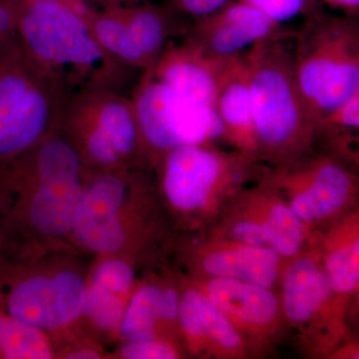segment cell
<instances>
[{"mask_svg":"<svg viewBox=\"0 0 359 359\" xmlns=\"http://www.w3.org/2000/svg\"><path fill=\"white\" fill-rule=\"evenodd\" d=\"M231 0H169V4L183 16L194 20L216 13Z\"/></svg>","mask_w":359,"mask_h":359,"instance_id":"f1b7e54d","label":"cell"},{"mask_svg":"<svg viewBox=\"0 0 359 359\" xmlns=\"http://www.w3.org/2000/svg\"><path fill=\"white\" fill-rule=\"evenodd\" d=\"M229 58L212 55L184 36L168 42L151 72L184 100L215 109Z\"/></svg>","mask_w":359,"mask_h":359,"instance_id":"8fae6325","label":"cell"},{"mask_svg":"<svg viewBox=\"0 0 359 359\" xmlns=\"http://www.w3.org/2000/svg\"><path fill=\"white\" fill-rule=\"evenodd\" d=\"M93 257L69 249L6 259L0 264V311L52 340L69 337L82 321Z\"/></svg>","mask_w":359,"mask_h":359,"instance_id":"3957f363","label":"cell"},{"mask_svg":"<svg viewBox=\"0 0 359 359\" xmlns=\"http://www.w3.org/2000/svg\"><path fill=\"white\" fill-rule=\"evenodd\" d=\"M56 358L55 346L48 334L0 311V358Z\"/></svg>","mask_w":359,"mask_h":359,"instance_id":"7402d4cb","label":"cell"},{"mask_svg":"<svg viewBox=\"0 0 359 359\" xmlns=\"http://www.w3.org/2000/svg\"><path fill=\"white\" fill-rule=\"evenodd\" d=\"M160 159L165 196L183 211L203 207L226 175L238 171H233L238 161L226 159L204 145L172 149Z\"/></svg>","mask_w":359,"mask_h":359,"instance_id":"9c48e42d","label":"cell"},{"mask_svg":"<svg viewBox=\"0 0 359 359\" xmlns=\"http://www.w3.org/2000/svg\"><path fill=\"white\" fill-rule=\"evenodd\" d=\"M66 97L40 74L20 47L0 63V160L56 132Z\"/></svg>","mask_w":359,"mask_h":359,"instance_id":"52a82bcc","label":"cell"},{"mask_svg":"<svg viewBox=\"0 0 359 359\" xmlns=\"http://www.w3.org/2000/svg\"><path fill=\"white\" fill-rule=\"evenodd\" d=\"M18 7L16 32L21 50L66 97L85 89L122 92L126 88L137 70L99 44L82 4L26 0Z\"/></svg>","mask_w":359,"mask_h":359,"instance_id":"7a4b0ae2","label":"cell"},{"mask_svg":"<svg viewBox=\"0 0 359 359\" xmlns=\"http://www.w3.org/2000/svg\"><path fill=\"white\" fill-rule=\"evenodd\" d=\"M292 37L262 40L245 52L257 145L283 159L308 145L318 130L295 75Z\"/></svg>","mask_w":359,"mask_h":359,"instance_id":"277c9868","label":"cell"},{"mask_svg":"<svg viewBox=\"0 0 359 359\" xmlns=\"http://www.w3.org/2000/svg\"><path fill=\"white\" fill-rule=\"evenodd\" d=\"M295 75L316 121L359 91V25L314 11L292 33Z\"/></svg>","mask_w":359,"mask_h":359,"instance_id":"5b68a950","label":"cell"},{"mask_svg":"<svg viewBox=\"0 0 359 359\" xmlns=\"http://www.w3.org/2000/svg\"><path fill=\"white\" fill-rule=\"evenodd\" d=\"M266 14L238 0L190 22L186 37L212 55L228 58L262 40L292 36Z\"/></svg>","mask_w":359,"mask_h":359,"instance_id":"30bf717a","label":"cell"},{"mask_svg":"<svg viewBox=\"0 0 359 359\" xmlns=\"http://www.w3.org/2000/svg\"><path fill=\"white\" fill-rule=\"evenodd\" d=\"M82 7L97 41L110 55L142 73L152 70L132 39L118 2L102 4L100 8L84 4Z\"/></svg>","mask_w":359,"mask_h":359,"instance_id":"d6986e66","label":"cell"},{"mask_svg":"<svg viewBox=\"0 0 359 359\" xmlns=\"http://www.w3.org/2000/svg\"><path fill=\"white\" fill-rule=\"evenodd\" d=\"M178 316L184 330L191 337H207L229 349L240 346V335L223 311L197 290H188L179 299Z\"/></svg>","mask_w":359,"mask_h":359,"instance_id":"44dd1931","label":"cell"},{"mask_svg":"<svg viewBox=\"0 0 359 359\" xmlns=\"http://www.w3.org/2000/svg\"><path fill=\"white\" fill-rule=\"evenodd\" d=\"M266 245L278 254L294 256L302 242V223L299 217L285 205H276L264 223Z\"/></svg>","mask_w":359,"mask_h":359,"instance_id":"603a6c76","label":"cell"},{"mask_svg":"<svg viewBox=\"0 0 359 359\" xmlns=\"http://www.w3.org/2000/svg\"><path fill=\"white\" fill-rule=\"evenodd\" d=\"M328 6L339 9L344 15L358 18L359 13V0H323Z\"/></svg>","mask_w":359,"mask_h":359,"instance_id":"1f68e13d","label":"cell"},{"mask_svg":"<svg viewBox=\"0 0 359 359\" xmlns=\"http://www.w3.org/2000/svg\"><path fill=\"white\" fill-rule=\"evenodd\" d=\"M57 131L76 149L85 173L136 168L146 156L131 97L85 89L66 98Z\"/></svg>","mask_w":359,"mask_h":359,"instance_id":"8992f818","label":"cell"},{"mask_svg":"<svg viewBox=\"0 0 359 359\" xmlns=\"http://www.w3.org/2000/svg\"><path fill=\"white\" fill-rule=\"evenodd\" d=\"M9 254H11V249H9L8 238H7L6 231L2 226L1 219H0V264L8 259Z\"/></svg>","mask_w":359,"mask_h":359,"instance_id":"d6a6232c","label":"cell"},{"mask_svg":"<svg viewBox=\"0 0 359 359\" xmlns=\"http://www.w3.org/2000/svg\"><path fill=\"white\" fill-rule=\"evenodd\" d=\"M308 186L292 203V211L304 221L325 218L339 209L351 189V178L344 168L328 160L318 161L304 171Z\"/></svg>","mask_w":359,"mask_h":359,"instance_id":"9a60e30c","label":"cell"},{"mask_svg":"<svg viewBox=\"0 0 359 359\" xmlns=\"http://www.w3.org/2000/svg\"><path fill=\"white\" fill-rule=\"evenodd\" d=\"M18 6L0 0V63L20 47L16 21Z\"/></svg>","mask_w":359,"mask_h":359,"instance_id":"4316f807","label":"cell"},{"mask_svg":"<svg viewBox=\"0 0 359 359\" xmlns=\"http://www.w3.org/2000/svg\"><path fill=\"white\" fill-rule=\"evenodd\" d=\"M359 244L353 245L332 252L327 259V278L332 290L340 294L353 292L359 280Z\"/></svg>","mask_w":359,"mask_h":359,"instance_id":"cb8c5ba5","label":"cell"},{"mask_svg":"<svg viewBox=\"0 0 359 359\" xmlns=\"http://www.w3.org/2000/svg\"><path fill=\"white\" fill-rule=\"evenodd\" d=\"M119 8L132 39L152 69L168 42L185 36L190 25L170 4L159 6L140 0L119 4Z\"/></svg>","mask_w":359,"mask_h":359,"instance_id":"5bb4252c","label":"cell"},{"mask_svg":"<svg viewBox=\"0 0 359 359\" xmlns=\"http://www.w3.org/2000/svg\"><path fill=\"white\" fill-rule=\"evenodd\" d=\"M118 355L126 359L177 358L175 349L166 342L158 339L124 341L118 349Z\"/></svg>","mask_w":359,"mask_h":359,"instance_id":"484cf974","label":"cell"},{"mask_svg":"<svg viewBox=\"0 0 359 359\" xmlns=\"http://www.w3.org/2000/svg\"><path fill=\"white\" fill-rule=\"evenodd\" d=\"M179 297L172 289L144 285L128 302L117 337L124 341L156 339L158 321L178 318Z\"/></svg>","mask_w":359,"mask_h":359,"instance_id":"2e32d148","label":"cell"},{"mask_svg":"<svg viewBox=\"0 0 359 359\" xmlns=\"http://www.w3.org/2000/svg\"><path fill=\"white\" fill-rule=\"evenodd\" d=\"M131 100L148 157L161 158L172 149L205 145L224 136L216 110L184 100L151 71L142 73Z\"/></svg>","mask_w":359,"mask_h":359,"instance_id":"ba28073f","label":"cell"},{"mask_svg":"<svg viewBox=\"0 0 359 359\" xmlns=\"http://www.w3.org/2000/svg\"><path fill=\"white\" fill-rule=\"evenodd\" d=\"M278 254L264 247L238 248L210 255L204 268L216 278H230L254 283L261 287H273L278 278Z\"/></svg>","mask_w":359,"mask_h":359,"instance_id":"ac0fdd59","label":"cell"},{"mask_svg":"<svg viewBox=\"0 0 359 359\" xmlns=\"http://www.w3.org/2000/svg\"><path fill=\"white\" fill-rule=\"evenodd\" d=\"M318 124L332 125V126L358 130L359 91L349 97L347 100L340 104L334 110L330 111L318 122Z\"/></svg>","mask_w":359,"mask_h":359,"instance_id":"83f0119b","label":"cell"},{"mask_svg":"<svg viewBox=\"0 0 359 359\" xmlns=\"http://www.w3.org/2000/svg\"><path fill=\"white\" fill-rule=\"evenodd\" d=\"M208 297L223 313L250 325H266L278 309V299L266 287L230 278H214L208 287Z\"/></svg>","mask_w":359,"mask_h":359,"instance_id":"e0dca14e","label":"cell"},{"mask_svg":"<svg viewBox=\"0 0 359 359\" xmlns=\"http://www.w3.org/2000/svg\"><path fill=\"white\" fill-rule=\"evenodd\" d=\"M60 351L57 358L68 359L103 358V349L94 342H74L72 339L61 342Z\"/></svg>","mask_w":359,"mask_h":359,"instance_id":"f546056e","label":"cell"},{"mask_svg":"<svg viewBox=\"0 0 359 359\" xmlns=\"http://www.w3.org/2000/svg\"><path fill=\"white\" fill-rule=\"evenodd\" d=\"M135 271L120 256L95 257L88 280L81 323L90 332L116 337L133 290Z\"/></svg>","mask_w":359,"mask_h":359,"instance_id":"7c38bea8","label":"cell"},{"mask_svg":"<svg viewBox=\"0 0 359 359\" xmlns=\"http://www.w3.org/2000/svg\"><path fill=\"white\" fill-rule=\"evenodd\" d=\"M256 7L271 20L282 25L294 20L299 14H309L316 11L313 0H241Z\"/></svg>","mask_w":359,"mask_h":359,"instance_id":"d4e9b609","label":"cell"},{"mask_svg":"<svg viewBox=\"0 0 359 359\" xmlns=\"http://www.w3.org/2000/svg\"><path fill=\"white\" fill-rule=\"evenodd\" d=\"M71 1L84 4H91L97 2V4H100L102 6V4H115V2H118V4H128V2L140 1V0H71Z\"/></svg>","mask_w":359,"mask_h":359,"instance_id":"836d02e7","label":"cell"},{"mask_svg":"<svg viewBox=\"0 0 359 359\" xmlns=\"http://www.w3.org/2000/svg\"><path fill=\"white\" fill-rule=\"evenodd\" d=\"M215 110L223 126L224 136L230 137L243 148L257 146L245 52L229 58L219 81Z\"/></svg>","mask_w":359,"mask_h":359,"instance_id":"4fadbf2b","label":"cell"},{"mask_svg":"<svg viewBox=\"0 0 359 359\" xmlns=\"http://www.w3.org/2000/svg\"><path fill=\"white\" fill-rule=\"evenodd\" d=\"M84 184L83 163L57 130L0 160V219L11 257L76 249L71 236Z\"/></svg>","mask_w":359,"mask_h":359,"instance_id":"6da1fadb","label":"cell"},{"mask_svg":"<svg viewBox=\"0 0 359 359\" xmlns=\"http://www.w3.org/2000/svg\"><path fill=\"white\" fill-rule=\"evenodd\" d=\"M233 236L240 242L252 247L266 245V233L264 224L242 222L233 229Z\"/></svg>","mask_w":359,"mask_h":359,"instance_id":"4dcf8cb0","label":"cell"},{"mask_svg":"<svg viewBox=\"0 0 359 359\" xmlns=\"http://www.w3.org/2000/svg\"><path fill=\"white\" fill-rule=\"evenodd\" d=\"M283 289L287 316L295 323H302L327 302L332 287L327 275L311 259H302L287 271Z\"/></svg>","mask_w":359,"mask_h":359,"instance_id":"ffe728a7","label":"cell"}]
</instances>
